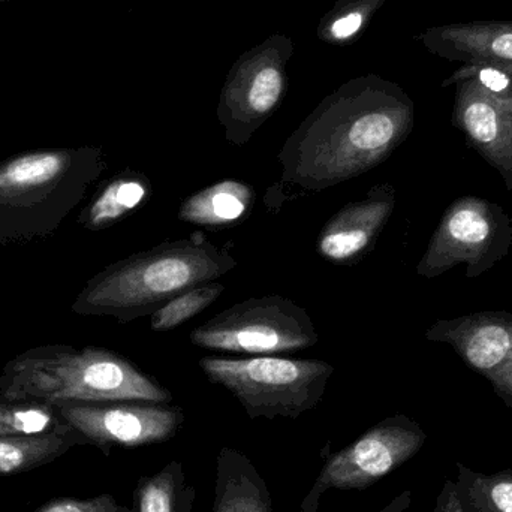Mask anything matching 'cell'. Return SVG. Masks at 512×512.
<instances>
[{"label":"cell","mask_w":512,"mask_h":512,"mask_svg":"<svg viewBox=\"0 0 512 512\" xmlns=\"http://www.w3.org/2000/svg\"><path fill=\"white\" fill-rule=\"evenodd\" d=\"M197 490L186 478L185 466L173 460L167 466L141 477L134 490L135 512H194Z\"/></svg>","instance_id":"obj_19"},{"label":"cell","mask_w":512,"mask_h":512,"mask_svg":"<svg viewBox=\"0 0 512 512\" xmlns=\"http://www.w3.org/2000/svg\"><path fill=\"white\" fill-rule=\"evenodd\" d=\"M153 186L140 171L126 170L108 180L81 215L84 227L105 230L149 203Z\"/></svg>","instance_id":"obj_18"},{"label":"cell","mask_w":512,"mask_h":512,"mask_svg":"<svg viewBox=\"0 0 512 512\" xmlns=\"http://www.w3.org/2000/svg\"><path fill=\"white\" fill-rule=\"evenodd\" d=\"M292 54L294 41L274 33L236 60L225 78L216 108L228 143L246 146L279 110L288 89L286 65Z\"/></svg>","instance_id":"obj_8"},{"label":"cell","mask_w":512,"mask_h":512,"mask_svg":"<svg viewBox=\"0 0 512 512\" xmlns=\"http://www.w3.org/2000/svg\"><path fill=\"white\" fill-rule=\"evenodd\" d=\"M511 248L512 221L504 207L465 195L445 210L418 262L417 274L436 279L465 264L466 277L477 279L508 256Z\"/></svg>","instance_id":"obj_7"},{"label":"cell","mask_w":512,"mask_h":512,"mask_svg":"<svg viewBox=\"0 0 512 512\" xmlns=\"http://www.w3.org/2000/svg\"><path fill=\"white\" fill-rule=\"evenodd\" d=\"M451 123L512 192V99L474 80L457 81Z\"/></svg>","instance_id":"obj_12"},{"label":"cell","mask_w":512,"mask_h":512,"mask_svg":"<svg viewBox=\"0 0 512 512\" xmlns=\"http://www.w3.org/2000/svg\"><path fill=\"white\" fill-rule=\"evenodd\" d=\"M474 80L480 86L501 98L512 99V69L504 66L484 65H462L451 77L442 83V87L454 86L457 81Z\"/></svg>","instance_id":"obj_24"},{"label":"cell","mask_w":512,"mask_h":512,"mask_svg":"<svg viewBox=\"0 0 512 512\" xmlns=\"http://www.w3.org/2000/svg\"><path fill=\"white\" fill-rule=\"evenodd\" d=\"M234 243L216 246L203 231L165 242L108 265L87 282L72 310L80 315L135 321L150 316L171 298L216 282L237 267Z\"/></svg>","instance_id":"obj_2"},{"label":"cell","mask_w":512,"mask_h":512,"mask_svg":"<svg viewBox=\"0 0 512 512\" xmlns=\"http://www.w3.org/2000/svg\"><path fill=\"white\" fill-rule=\"evenodd\" d=\"M426 442L420 424L406 415L385 418L339 453L328 457L298 512H316L330 490H364L405 465Z\"/></svg>","instance_id":"obj_9"},{"label":"cell","mask_w":512,"mask_h":512,"mask_svg":"<svg viewBox=\"0 0 512 512\" xmlns=\"http://www.w3.org/2000/svg\"><path fill=\"white\" fill-rule=\"evenodd\" d=\"M212 512H273L267 483L251 459L236 448H222L216 456Z\"/></svg>","instance_id":"obj_15"},{"label":"cell","mask_w":512,"mask_h":512,"mask_svg":"<svg viewBox=\"0 0 512 512\" xmlns=\"http://www.w3.org/2000/svg\"><path fill=\"white\" fill-rule=\"evenodd\" d=\"M465 512H512V472L484 475L466 466L454 481Z\"/></svg>","instance_id":"obj_20"},{"label":"cell","mask_w":512,"mask_h":512,"mask_svg":"<svg viewBox=\"0 0 512 512\" xmlns=\"http://www.w3.org/2000/svg\"><path fill=\"white\" fill-rule=\"evenodd\" d=\"M411 502L412 493L409 492V490H406V492L400 493V495L397 496V498H394L393 501L390 502V504L385 505V507L378 512H403L408 510L409 507H411Z\"/></svg>","instance_id":"obj_27"},{"label":"cell","mask_w":512,"mask_h":512,"mask_svg":"<svg viewBox=\"0 0 512 512\" xmlns=\"http://www.w3.org/2000/svg\"><path fill=\"white\" fill-rule=\"evenodd\" d=\"M62 424L65 420L56 405L17 402L0 396V436L47 432Z\"/></svg>","instance_id":"obj_23"},{"label":"cell","mask_w":512,"mask_h":512,"mask_svg":"<svg viewBox=\"0 0 512 512\" xmlns=\"http://www.w3.org/2000/svg\"><path fill=\"white\" fill-rule=\"evenodd\" d=\"M224 291L225 286L221 282H210L189 289V291L171 298L168 303L152 313L150 315V328L155 333H167V331L176 330L180 325L200 315L207 307L212 306L224 294Z\"/></svg>","instance_id":"obj_22"},{"label":"cell","mask_w":512,"mask_h":512,"mask_svg":"<svg viewBox=\"0 0 512 512\" xmlns=\"http://www.w3.org/2000/svg\"><path fill=\"white\" fill-rule=\"evenodd\" d=\"M11 2V0H0V3Z\"/></svg>","instance_id":"obj_28"},{"label":"cell","mask_w":512,"mask_h":512,"mask_svg":"<svg viewBox=\"0 0 512 512\" xmlns=\"http://www.w3.org/2000/svg\"><path fill=\"white\" fill-rule=\"evenodd\" d=\"M56 406L65 423L104 456H110L113 448H140L171 441L186 418L180 406L144 400L66 402Z\"/></svg>","instance_id":"obj_10"},{"label":"cell","mask_w":512,"mask_h":512,"mask_svg":"<svg viewBox=\"0 0 512 512\" xmlns=\"http://www.w3.org/2000/svg\"><path fill=\"white\" fill-rule=\"evenodd\" d=\"M256 194L249 183L224 179L183 201L177 218L206 228H231L243 224L254 212Z\"/></svg>","instance_id":"obj_16"},{"label":"cell","mask_w":512,"mask_h":512,"mask_svg":"<svg viewBox=\"0 0 512 512\" xmlns=\"http://www.w3.org/2000/svg\"><path fill=\"white\" fill-rule=\"evenodd\" d=\"M426 337L451 346L512 408V313L487 310L438 319L427 328Z\"/></svg>","instance_id":"obj_11"},{"label":"cell","mask_w":512,"mask_h":512,"mask_svg":"<svg viewBox=\"0 0 512 512\" xmlns=\"http://www.w3.org/2000/svg\"><path fill=\"white\" fill-rule=\"evenodd\" d=\"M433 512H465L462 502H460L459 493H457L456 483L447 481L444 489L439 493L436 501L435 511Z\"/></svg>","instance_id":"obj_26"},{"label":"cell","mask_w":512,"mask_h":512,"mask_svg":"<svg viewBox=\"0 0 512 512\" xmlns=\"http://www.w3.org/2000/svg\"><path fill=\"white\" fill-rule=\"evenodd\" d=\"M86 438L68 423L41 433L0 436V478L17 477L50 465Z\"/></svg>","instance_id":"obj_17"},{"label":"cell","mask_w":512,"mask_h":512,"mask_svg":"<svg viewBox=\"0 0 512 512\" xmlns=\"http://www.w3.org/2000/svg\"><path fill=\"white\" fill-rule=\"evenodd\" d=\"M0 396L17 402L171 403L173 394L137 364L96 346H41L9 361L0 376Z\"/></svg>","instance_id":"obj_3"},{"label":"cell","mask_w":512,"mask_h":512,"mask_svg":"<svg viewBox=\"0 0 512 512\" xmlns=\"http://www.w3.org/2000/svg\"><path fill=\"white\" fill-rule=\"evenodd\" d=\"M427 51L463 65L512 69V21H466L433 26L415 36Z\"/></svg>","instance_id":"obj_14"},{"label":"cell","mask_w":512,"mask_h":512,"mask_svg":"<svg viewBox=\"0 0 512 512\" xmlns=\"http://www.w3.org/2000/svg\"><path fill=\"white\" fill-rule=\"evenodd\" d=\"M414 126V101L399 84L376 74L346 81L283 144L279 189L288 198L357 179L388 161Z\"/></svg>","instance_id":"obj_1"},{"label":"cell","mask_w":512,"mask_h":512,"mask_svg":"<svg viewBox=\"0 0 512 512\" xmlns=\"http://www.w3.org/2000/svg\"><path fill=\"white\" fill-rule=\"evenodd\" d=\"M197 348L249 357L303 351L318 343L309 313L282 295L249 298L213 316L189 334Z\"/></svg>","instance_id":"obj_6"},{"label":"cell","mask_w":512,"mask_h":512,"mask_svg":"<svg viewBox=\"0 0 512 512\" xmlns=\"http://www.w3.org/2000/svg\"><path fill=\"white\" fill-rule=\"evenodd\" d=\"M30 512H135L111 495L90 499L54 498Z\"/></svg>","instance_id":"obj_25"},{"label":"cell","mask_w":512,"mask_h":512,"mask_svg":"<svg viewBox=\"0 0 512 512\" xmlns=\"http://www.w3.org/2000/svg\"><path fill=\"white\" fill-rule=\"evenodd\" d=\"M105 168L95 147L24 153L0 164V234L24 233L33 221L62 218Z\"/></svg>","instance_id":"obj_4"},{"label":"cell","mask_w":512,"mask_h":512,"mask_svg":"<svg viewBox=\"0 0 512 512\" xmlns=\"http://www.w3.org/2000/svg\"><path fill=\"white\" fill-rule=\"evenodd\" d=\"M387 0H337L321 18L316 36L334 47L354 44Z\"/></svg>","instance_id":"obj_21"},{"label":"cell","mask_w":512,"mask_h":512,"mask_svg":"<svg viewBox=\"0 0 512 512\" xmlns=\"http://www.w3.org/2000/svg\"><path fill=\"white\" fill-rule=\"evenodd\" d=\"M397 192L390 183L372 186L360 200L337 210L319 231L318 254L336 265H357L375 249L396 209Z\"/></svg>","instance_id":"obj_13"},{"label":"cell","mask_w":512,"mask_h":512,"mask_svg":"<svg viewBox=\"0 0 512 512\" xmlns=\"http://www.w3.org/2000/svg\"><path fill=\"white\" fill-rule=\"evenodd\" d=\"M200 369L212 384L230 391L251 420H297L321 402L333 364L322 360L267 357H203Z\"/></svg>","instance_id":"obj_5"}]
</instances>
